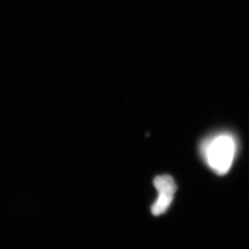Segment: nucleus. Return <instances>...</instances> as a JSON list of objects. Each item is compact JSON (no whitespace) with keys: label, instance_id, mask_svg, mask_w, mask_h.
Instances as JSON below:
<instances>
[{"label":"nucleus","instance_id":"f257e3e1","mask_svg":"<svg viewBox=\"0 0 249 249\" xmlns=\"http://www.w3.org/2000/svg\"><path fill=\"white\" fill-rule=\"evenodd\" d=\"M237 138L230 131H219L203 140L200 151L205 163L218 175L230 171L237 154Z\"/></svg>","mask_w":249,"mask_h":249},{"label":"nucleus","instance_id":"f03ea898","mask_svg":"<svg viewBox=\"0 0 249 249\" xmlns=\"http://www.w3.org/2000/svg\"><path fill=\"white\" fill-rule=\"evenodd\" d=\"M153 183L159 196L151 206V212L154 215L159 216L165 213L170 207L177 191V185L173 178L168 175L156 177Z\"/></svg>","mask_w":249,"mask_h":249}]
</instances>
